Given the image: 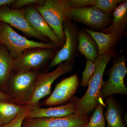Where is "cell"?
I'll list each match as a JSON object with an SVG mask.
<instances>
[{"mask_svg":"<svg viewBox=\"0 0 127 127\" xmlns=\"http://www.w3.org/2000/svg\"><path fill=\"white\" fill-rule=\"evenodd\" d=\"M116 48H114L97 57L95 62V71L89 82L87 90L81 98H77V112L88 116L97 106L102 88L105 82L103 80L104 71L111 59L116 55Z\"/></svg>","mask_w":127,"mask_h":127,"instance_id":"obj_1","label":"cell"},{"mask_svg":"<svg viewBox=\"0 0 127 127\" xmlns=\"http://www.w3.org/2000/svg\"><path fill=\"white\" fill-rule=\"evenodd\" d=\"M71 8L68 0H46L35 7L63 45L65 40L63 23L71 20Z\"/></svg>","mask_w":127,"mask_h":127,"instance_id":"obj_2","label":"cell"},{"mask_svg":"<svg viewBox=\"0 0 127 127\" xmlns=\"http://www.w3.org/2000/svg\"><path fill=\"white\" fill-rule=\"evenodd\" d=\"M0 45L6 48L12 58L20 56L25 51L34 48L56 50L53 42L45 43L31 40L18 34L10 25L0 22Z\"/></svg>","mask_w":127,"mask_h":127,"instance_id":"obj_3","label":"cell"},{"mask_svg":"<svg viewBox=\"0 0 127 127\" xmlns=\"http://www.w3.org/2000/svg\"><path fill=\"white\" fill-rule=\"evenodd\" d=\"M112 66L108 70L109 77L102 88L100 98H106L114 94L127 95V88L124 83V78L127 73L125 55H115Z\"/></svg>","mask_w":127,"mask_h":127,"instance_id":"obj_4","label":"cell"},{"mask_svg":"<svg viewBox=\"0 0 127 127\" xmlns=\"http://www.w3.org/2000/svg\"><path fill=\"white\" fill-rule=\"evenodd\" d=\"M74 62L66 61L59 64L52 71L41 74L35 82L33 91L28 98L29 106H34L40 100L51 94L53 82L59 77L72 70Z\"/></svg>","mask_w":127,"mask_h":127,"instance_id":"obj_5","label":"cell"},{"mask_svg":"<svg viewBox=\"0 0 127 127\" xmlns=\"http://www.w3.org/2000/svg\"><path fill=\"white\" fill-rule=\"evenodd\" d=\"M65 40L62 47L48 66V69L66 61L74 62L77 55L78 34L79 30L75 22L70 20L63 23Z\"/></svg>","mask_w":127,"mask_h":127,"instance_id":"obj_6","label":"cell"},{"mask_svg":"<svg viewBox=\"0 0 127 127\" xmlns=\"http://www.w3.org/2000/svg\"><path fill=\"white\" fill-rule=\"evenodd\" d=\"M70 14L72 20L94 30L102 31L108 27L112 21V14L105 13L93 7H71Z\"/></svg>","mask_w":127,"mask_h":127,"instance_id":"obj_7","label":"cell"},{"mask_svg":"<svg viewBox=\"0 0 127 127\" xmlns=\"http://www.w3.org/2000/svg\"><path fill=\"white\" fill-rule=\"evenodd\" d=\"M90 118L77 112L61 117L25 119L23 127H87Z\"/></svg>","mask_w":127,"mask_h":127,"instance_id":"obj_8","label":"cell"},{"mask_svg":"<svg viewBox=\"0 0 127 127\" xmlns=\"http://www.w3.org/2000/svg\"><path fill=\"white\" fill-rule=\"evenodd\" d=\"M54 50H55L38 48L24 52L14 59L13 69H15L20 72L38 68L53 56Z\"/></svg>","mask_w":127,"mask_h":127,"instance_id":"obj_9","label":"cell"},{"mask_svg":"<svg viewBox=\"0 0 127 127\" xmlns=\"http://www.w3.org/2000/svg\"><path fill=\"white\" fill-rule=\"evenodd\" d=\"M25 10L11 9L7 6L0 7V22L6 23L23 33L42 40L45 37L37 33L31 27L25 16Z\"/></svg>","mask_w":127,"mask_h":127,"instance_id":"obj_10","label":"cell"},{"mask_svg":"<svg viewBox=\"0 0 127 127\" xmlns=\"http://www.w3.org/2000/svg\"><path fill=\"white\" fill-rule=\"evenodd\" d=\"M79 85L78 77L72 75L61 81L57 84L50 96L45 101L47 106H53L65 103L70 100Z\"/></svg>","mask_w":127,"mask_h":127,"instance_id":"obj_11","label":"cell"},{"mask_svg":"<svg viewBox=\"0 0 127 127\" xmlns=\"http://www.w3.org/2000/svg\"><path fill=\"white\" fill-rule=\"evenodd\" d=\"M77 97H73L67 104L60 106L41 108L32 107L28 111L25 119L39 118L61 117L75 113L77 112L76 107Z\"/></svg>","mask_w":127,"mask_h":127,"instance_id":"obj_12","label":"cell"},{"mask_svg":"<svg viewBox=\"0 0 127 127\" xmlns=\"http://www.w3.org/2000/svg\"><path fill=\"white\" fill-rule=\"evenodd\" d=\"M25 14L28 22L35 31L41 35L49 38L58 48L62 47L63 45L35 7L27 8L25 10Z\"/></svg>","mask_w":127,"mask_h":127,"instance_id":"obj_13","label":"cell"},{"mask_svg":"<svg viewBox=\"0 0 127 127\" xmlns=\"http://www.w3.org/2000/svg\"><path fill=\"white\" fill-rule=\"evenodd\" d=\"M113 18L108 27L102 30L103 32L115 34L122 37L127 33V1L118 5L113 12Z\"/></svg>","mask_w":127,"mask_h":127,"instance_id":"obj_14","label":"cell"},{"mask_svg":"<svg viewBox=\"0 0 127 127\" xmlns=\"http://www.w3.org/2000/svg\"><path fill=\"white\" fill-rule=\"evenodd\" d=\"M36 77V73L31 71L19 72L15 75L11 83L15 94L21 97L29 94L30 96L34 89Z\"/></svg>","mask_w":127,"mask_h":127,"instance_id":"obj_15","label":"cell"},{"mask_svg":"<svg viewBox=\"0 0 127 127\" xmlns=\"http://www.w3.org/2000/svg\"><path fill=\"white\" fill-rule=\"evenodd\" d=\"M78 51L87 60L95 62L98 56V48L95 40L83 29L78 31Z\"/></svg>","mask_w":127,"mask_h":127,"instance_id":"obj_16","label":"cell"},{"mask_svg":"<svg viewBox=\"0 0 127 127\" xmlns=\"http://www.w3.org/2000/svg\"><path fill=\"white\" fill-rule=\"evenodd\" d=\"M83 29L92 37L96 43L98 56L103 55L112 48H116L122 37L115 34L97 32L86 28Z\"/></svg>","mask_w":127,"mask_h":127,"instance_id":"obj_17","label":"cell"},{"mask_svg":"<svg viewBox=\"0 0 127 127\" xmlns=\"http://www.w3.org/2000/svg\"><path fill=\"white\" fill-rule=\"evenodd\" d=\"M107 105L104 116L107 122V127H126L122 118L123 110L113 96L106 98Z\"/></svg>","mask_w":127,"mask_h":127,"instance_id":"obj_18","label":"cell"},{"mask_svg":"<svg viewBox=\"0 0 127 127\" xmlns=\"http://www.w3.org/2000/svg\"><path fill=\"white\" fill-rule=\"evenodd\" d=\"M123 0H68L73 8L93 7L108 14H112L116 7L123 2Z\"/></svg>","mask_w":127,"mask_h":127,"instance_id":"obj_19","label":"cell"},{"mask_svg":"<svg viewBox=\"0 0 127 127\" xmlns=\"http://www.w3.org/2000/svg\"><path fill=\"white\" fill-rule=\"evenodd\" d=\"M23 107L0 100V126H2L11 122Z\"/></svg>","mask_w":127,"mask_h":127,"instance_id":"obj_20","label":"cell"},{"mask_svg":"<svg viewBox=\"0 0 127 127\" xmlns=\"http://www.w3.org/2000/svg\"><path fill=\"white\" fill-rule=\"evenodd\" d=\"M13 61L7 48L0 45V83L7 79L13 69Z\"/></svg>","mask_w":127,"mask_h":127,"instance_id":"obj_21","label":"cell"},{"mask_svg":"<svg viewBox=\"0 0 127 127\" xmlns=\"http://www.w3.org/2000/svg\"><path fill=\"white\" fill-rule=\"evenodd\" d=\"M106 104L103 99L100 97L98 104L90 118L87 127H106L103 109Z\"/></svg>","mask_w":127,"mask_h":127,"instance_id":"obj_22","label":"cell"},{"mask_svg":"<svg viewBox=\"0 0 127 127\" xmlns=\"http://www.w3.org/2000/svg\"><path fill=\"white\" fill-rule=\"evenodd\" d=\"M95 67V62L87 60L86 66L84 71L82 73V77L81 85L83 87H87L93 75Z\"/></svg>","mask_w":127,"mask_h":127,"instance_id":"obj_23","label":"cell"},{"mask_svg":"<svg viewBox=\"0 0 127 127\" xmlns=\"http://www.w3.org/2000/svg\"><path fill=\"white\" fill-rule=\"evenodd\" d=\"M32 107L30 106L23 107L22 110L13 120L7 124L2 125V127H22L23 121L26 118L28 111Z\"/></svg>","mask_w":127,"mask_h":127,"instance_id":"obj_24","label":"cell"},{"mask_svg":"<svg viewBox=\"0 0 127 127\" xmlns=\"http://www.w3.org/2000/svg\"><path fill=\"white\" fill-rule=\"evenodd\" d=\"M44 1L45 0H15L12 5L15 8H18L32 4L41 5L43 4Z\"/></svg>","mask_w":127,"mask_h":127,"instance_id":"obj_25","label":"cell"},{"mask_svg":"<svg viewBox=\"0 0 127 127\" xmlns=\"http://www.w3.org/2000/svg\"><path fill=\"white\" fill-rule=\"evenodd\" d=\"M15 1L14 0H0V7L7 5L12 4Z\"/></svg>","mask_w":127,"mask_h":127,"instance_id":"obj_26","label":"cell"},{"mask_svg":"<svg viewBox=\"0 0 127 127\" xmlns=\"http://www.w3.org/2000/svg\"><path fill=\"white\" fill-rule=\"evenodd\" d=\"M9 98L8 96L5 94L2 93L0 91V100L2 101H6Z\"/></svg>","mask_w":127,"mask_h":127,"instance_id":"obj_27","label":"cell"},{"mask_svg":"<svg viewBox=\"0 0 127 127\" xmlns=\"http://www.w3.org/2000/svg\"><path fill=\"white\" fill-rule=\"evenodd\" d=\"M0 127H2V126H0Z\"/></svg>","mask_w":127,"mask_h":127,"instance_id":"obj_28","label":"cell"}]
</instances>
